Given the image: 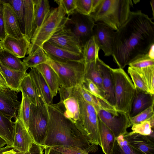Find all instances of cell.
I'll return each instance as SVG.
<instances>
[{
    "mask_svg": "<svg viewBox=\"0 0 154 154\" xmlns=\"http://www.w3.org/2000/svg\"><path fill=\"white\" fill-rule=\"evenodd\" d=\"M154 45V23L141 10L131 11L127 21L114 33L112 56L123 69L136 57L147 54Z\"/></svg>",
    "mask_w": 154,
    "mask_h": 154,
    "instance_id": "cell-1",
    "label": "cell"
},
{
    "mask_svg": "<svg viewBox=\"0 0 154 154\" xmlns=\"http://www.w3.org/2000/svg\"><path fill=\"white\" fill-rule=\"evenodd\" d=\"M47 106L49 118L44 148L78 147L88 153L97 151L98 146L91 144L60 109L54 104Z\"/></svg>",
    "mask_w": 154,
    "mask_h": 154,
    "instance_id": "cell-2",
    "label": "cell"
},
{
    "mask_svg": "<svg viewBox=\"0 0 154 154\" xmlns=\"http://www.w3.org/2000/svg\"><path fill=\"white\" fill-rule=\"evenodd\" d=\"M133 5L131 0H101L90 16L95 23H103L116 31L128 19Z\"/></svg>",
    "mask_w": 154,
    "mask_h": 154,
    "instance_id": "cell-3",
    "label": "cell"
},
{
    "mask_svg": "<svg viewBox=\"0 0 154 154\" xmlns=\"http://www.w3.org/2000/svg\"><path fill=\"white\" fill-rule=\"evenodd\" d=\"M54 1L58 7L51 9L50 14L43 24L36 30L30 40L31 45L26 54L31 55L42 48L43 44L56 32L67 24L69 17L66 14L61 0Z\"/></svg>",
    "mask_w": 154,
    "mask_h": 154,
    "instance_id": "cell-4",
    "label": "cell"
},
{
    "mask_svg": "<svg viewBox=\"0 0 154 154\" xmlns=\"http://www.w3.org/2000/svg\"><path fill=\"white\" fill-rule=\"evenodd\" d=\"M72 94L77 100L79 109L75 125L91 144L100 146L99 119L96 109L84 99L79 87L72 88Z\"/></svg>",
    "mask_w": 154,
    "mask_h": 154,
    "instance_id": "cell-5",
    "label": "cell"
},
{
    "mask_svg": "<svg viewBox=\"0 0 154 154\" xmlns=\"http://www.w3.org/2000/svg\"><path fill=\"white\" fill-rule=\"evenodd\" d=\"M46 63L55 72L59 80L60 86L65 88L81 86L84 82L85 72L84 61H59L48 56Z\"/></svg>",
    "mask_w": 154,
    "mask_h": 154,
    "instance_id": "cell-6",
    "label": "cell"
},
{
    "mask_svg": "<svg viewBox=\"0 0 154 154\" xmlns=\"http://www.w3.org/2000/svg\"><path fill=\"white\" fill-rule=\"evenodd\" d=\"M112 71L114 83V107L117 111L129 116L136 89L131 79L123 69L112 68Z\"/></svg>",
    "mask_w": 154,
    "mask_h": 154,
    "instance_id": "cell-7",
    "label": "cell"
},
{
    "mask_svg": "<svg viewBox=\"0 0 154 154\" xmlns=\"http://www.w3.org/2000/svg\"><path fill=\"white\" fill-rule=\"evenodd\" d=\"M49 118L46 104H31L28 131L34 142L42 146L46 136Z\"/></svg>",
    "mask_w": 154,
    "mask_h": 154,
    "instance_id": "cell-8",
    "label": "cell"
},
{
    "mask_svg": "<svg viewBox=\"0 0 154 154\" xmlns=\"http://www.w3.org/2000/svg\"><path fill=\"white\" fill-rule=\"evenodd\" d=\"M68 22L71 29L79 38L83 47L86 42L93 36L95 22L90 16L80 14L75 10L70 15Z\"/></svg>",
    "mask_w": 154,
    "mask_h": 154,
    "instance_id": "cell-9",
    "label": "cell"
},
{
    "mask_svg": "<svg viewBox=\"0 0 154 154\" xmlns=\"http://www.w3.org/2000/svg\"><path fill=\"white\" fill-rule=\"evenodd\" d=\"M99 119L113 133L116 138L124 135L131 127L130 117L126 114L119 112L118 114L102 110H96Z\"/></svg>",
    "mask_w": 154,
    "mask_h": 154,
    "instance_id": "cell-10",
    "label": "cell"
},
{
    "mask_svg": "<svg viewBox=\"0 0 154 154\" xmlns=\"http://www.w3.org/2000/svg\"><path fill=\"white\" fill-rule=\"evenodd\" d=\"M72 88L60 87L58 91L60 101L54 104L62 111L66 117L75 124L79 118V109L78 101L72 94Z\"/></svg>",
    "mask_w": 154,
    "mask_h": 154,
    "instance_id": "cell-11",
    "label": "cell"
},
{
    "mask_svg": "<svg viewBox=\"0 0 154 154\" xmlns=\"http://www.w3.org/2000/svg\"><path fill=\"white\" fill-rule=\"evenodd\" d=\"M48 41L68 50L82 54L83 47L79 38L67 25Z\"/></svg>",
    "mask_w": 154,
    "mask_h": 154,
    "instance_id": "cell-12",
    "label": "cell"
},
{
    "mask_svg": "<svg viewBox=\"0 0 154 154\" xmlns=\"http://www.w3.org/2000/svg\"><path fill=\"white\" fill-rule=\"evenodd\" d=\"M114 31L106 25L99 22L95 23L93 36L100 49L104 56H112V47Z\"/></svg>",
    "mask_w": 154,
    "mask_h": 154,
    "instance_id": "cell-13",
    "label": "cell"
},
{
    "mask_svg": "<svg viewBox=\"0 0 154 154\" xmlns=\"http://www.w3.org/2000/svg\"><path fill=\"white\" fill-rule=\"evenodd\" d=\"M17 94L9 87L0 88V112L11 119H16V112L20 104Z\"/></svg>",
    "mask_w": 154,
    "mask_h": 154,
    "instance_id": "cell-14",
    "label": "cell"
},
{
    "mask_svg": "<svg viewBox=\"0 0 154 154\" xmlns=\"http://www.w3.org/2000/svg\"><path fill=\"white\" fill-rule=\"evenodd\" d=\"M15 120L14 122V138L11 146L19 152H28L34 141L23 123L17 117Z\"/></svg>",
    "mask_w": 154,
    "mask_h": 154,
    "instance_id": "cell-15",
    "label": "cell"
},
{
    "mask_svg": "<svg viewBox=\"0 0 154 154\" xmlns=\"http://www.w3.org/2000/svg\"><path fill=\"white\" fill-rule=\"evenodd\" d=\"M42 48L48 56L55 60L84 62L82 54L68 50L48 41L44 43Z\"/></svg>",
    "mask_w": 154,
    "mask_h": 154,
    "instance_id": "cell-16",
    "label": "cell"
},
{
    "mask_svg": "<svg viewBox=\"0 0 154 154\" xmlns=\"http://www.w3.org/2000/svg\"><path fill=\"white\" fill-rule=\"evenodd\" d=\"M5 28L7 35L16 38H21V32L19 22L11 5L8 2L2 4Z\"/></svg>",
    "mask_w": 154,
    "mask_h": 154,
    "instance_id": "cell-17",
    "label": "cell"
},
{
    "mask_svg": "<svg viewBox=\"0 0 154 154\" xmlns=\"http://www.w3.org/2000/svg\"><path fill=\"white\" fill-rule=\"evenodd\" d=\"M123 136L129 145L144 154H154V136L127 131Z\"/></svg>",
    "mask_w": 154,
    "mask_h": 154,
    "instance_id": "cell-18",
    "label": "cell"
},
{
    "mask_svg": "<svg viewBox=\"0 0 154 154\" xmlns=\"http://www.w3.org/2000/svg\"><path fill=\"white\" fill-rule=\"evenodd\" d=\"M0 42L3 49L20 59L25 57L31 45L30 42L24 35L19 38L7 35Z\"/></svg>",
    "mask_w": 154,
    "mask_h": 154,
    "instance_id": "cell-19",
    "label": "cell"
},
{
    "mask_svg": "<svg viewBox=\"0 0 154 154\" xmlns=\"http://www.w3.org/2000/svg\"><path fill=\"white\" fill-rule=\"evenodd\" d=\"M100 65L104 98L114 107L115 101L112 68L100 59Z\"/></svg>",
    "mask_w": 154,
    "mask_h": 154,
    "instance_id": "cell-20",
    "label": "cell"
},
{
    "mask_svg": "<svg viewBox=\"0 0 154 154\" xmlns=\"http://www.w3.org/2000/svg\"><path fill=\"white\" fill-rule=\"evenodd\" d=\"M36 88L38 94L44 103L47 105L52 104L53 97L43 76L34 67L29 73Z\"/></svg>",
    "mask_w": 154,
    "mask_h": 154,
    "instance_id": "cell-21",
    "label": "cell"
},
{
    "mask_svg": "<svg viewBox=\"0 0 154 154\" xmlns=\"http://www.w3.org/2000/svg\"><path fill=\"white\" fill-rule=\"evenodd\" d=\"M24 9L23 34L30 42L36 28L33 0H24Z\"/></svg>",
    "mask_w": 154,
    "mask_h": 154,
    "instance_id": "cell-22",
    "label": "cell"
},
{
    "mask_svg": "<svg viewBox=\"0 0 154 154\" xmlns=\"http://www.w3.org/2000/svg\"><path fill=\"white\" fill-rule=\"evenodd\" d=\"M136 89L135 96L129 115L130 118L136 116L154 103V94Z\"/></svg>",
    "mask_w": 154,
    "mask_h": 154,
    "instance_id": "cell-23",
    "label": "cell"
},
{
    "mask_svg": "<svg viewBox=\"0 0 154 154\" xmlns=\"http://www.w3.org/2000/svg\"><path fill=\"white\" fill-rule=\"evenodd\" d=\"M0 72L5 79L8 87L17 92L20 91V83L26 72H22L10 69L0 61Z\"/></svg>",
    "mask_w": 154,
    "mask_h": 154,
    "instance_id": "cell-24",
    "label": "cell"
},
{
    "mask_svg": "<svg viewBox=\"0 0 154 154\" xmlns=\"http://www.w3.org/2000/svg\"><path fill=\"white\" fill-rule=\"evenodd\" d=\"M41 73L47 84L53 97L56 96L60 87L58 76L54 70L46 63L35 67Z\"/></svg>",
    "mask_w": 154,
    "mask_h": 154,
    "instance_id": "cell-25",
    "label": "cell"
},
{
    "mask_svg": "<svg viewBox=\"0 0 154 154\" xmlns=\"http://www.w3.org/2000/svg\"><path fill=\"white\" fill-rule=\"evenodd\" d=\"M100 146L105 154H112L116 138L112 131L99 119Z\"/></svg>",
    "mask_w": 154,
    "mask_h": 154,
    "instance_id": "cell-26",
    "label": "cell"
},
{
    "mask_svg": "<svg viewBox=\"0 0 154 154\" xmlns=\"http://www.w3.org/2000/svg\"><path fill=\"white\" fill-rule=\"evenodd\" d=\"M20 91L28 96L32 104L38 106L45 103L39 95L29 73H27L23 79L20 84Z\"/></svg>",
    "mask_w": 154,
    "mask_h": 154,
    "instance_id": "cell-27",
    "label": "cell"
},
{
    "mask_svg": "<svg viewBox=\"0 0 154 154\" xmlns=\"http://www.w3.org/2000/svg\"><path fill=\"white\" fill-rule=\"evenodd\" d=\"M100 60L98 57L91 62L85 64V72L84 79H88L92 81L99 87L104 95L102 80L100 68Z\"/></svg>",
    "mask_w": 154,
    "mask_h": 154,
    "instance_id": "cell-28",
    "label": "cell"
},
{
    "mask_svg": "<svg viewBox=\"0 0 154 154\" xmlns=\"http://www.w3.org/2000/svg\"><path fill=\"white\" fill-rule=\"evenodd\" d=\"M0 61L7 68L14 70L26 72L28 68L20 58L4 49L0 51Z\"/></svg>",
    "mask_w": 154,
    "mask_h": 154,
    "instance_id": "cell-29",
    "label": "cell"
},
{
    "mask_svg": "<svg viewBox=\"0 0 154 154\" xmlns=\"http://www.w3.org/2000/svg\"><path fill=\"white\" fill-rule=\"evenodd\" d=\"M35 4V23L36 30L44 23L49 16L51 9L49 1L33 0Z\"/></svg>",
    "mask_w": 154,
    "mask_h": 154,
    "instance_id": "cell-30",
    "label": "cell"
},
{
    "mask_svg": "<svg viewBox=\"0 0 154 154\" xmlns=\"http://www.w3.org/2000/svg\"><path fill=\"white\" fill-rule=\"evenodd\" d=\"M14 135V122L0 112V137L12 146Z\"/></svg>",
    "mask_w": 154,
    "mask_h": 154,
    "instance_id": "cell-31",
    "label": "cell"
},
{
    "mask_svg": "<svg viewBox=\"0 0 154 154\" xmlns=\"http://www.w3.org/2000/svg\"><path fill=\"white\" fill-rule=\"evenodd\" d=\"M112 154H144L129 145L121 135L116 139Z\"/></svg>",
    "mask_w": 154,
    "mask_h": 154,
    "instance_id": "cell-32",
    "label": "cell"
},
{
    "mask_svg": "<svg viewBox=\"0 0 154 154\" xmlns=\"http://www.w3.org/2000/svg\"><path fill=\"white\" fill-rule=\"evenodd\" d=\"M100 50L93 36L86 42L83 47L82 54L85 63L91 62L99 57Z\"/></svg>",
    "mask_w": 154,
    "mask_h": 154,
    "instance_id": "cell-33",
    "label": "cell"
},
{
    "mask_svg": "<svg viewBox=\"0 0 154 154\" xmlns=\"http://www.w3.org/2000/svg\"><path fill=\"white\" fill-rule=\"evenodd\" d=\"M22 99L18 110L17 117L24 125L28 130L30 106L32 103L28 96L23 92Z\"/></svg>",
    "mask_w": 154,
    "mask_h": 154,
    "instance_id": "cell-34",
    "label": "cell"
},
{
    "mask_svg": "<svg viewBox=\"0 0 154 154\" xmlns=\"http://www.w3.org/2000/svg\"><path fill=\"white\" fill-rule=\"evenodd\" d=\"M48 57L42 48H40L32 55L25 57L23 59V62L27 67L32 68L41 64L46 63Z\"/></svg>",
    "mask_w": 154,
    "mask_h": 154,
    "instance_id": "cell-35",
    "label": "cell"
},
{
    "mask_svg": "<svg viewBox=\"0 0 154 154\" xmlns=\"http://www.w3.org/2000/svg\"><path fill=\"white\" fill-rule=\"evenodd\" d=\"M135 69L140 75L147 88L149 93L154 94V66L141 69Z\"/></svg>",
    "mask_w": 154,
    "mask_h": 154,
    "instance_id": "cell-36",
    "label": "cell"
},
{
    "mask_svg": "<svg viewBox=\"0 0 154 154\" xmlns=\"http://www.w3.org/2000/svg\"><path fill=\"white\" fill-rule=\"evenodd\" d=\"M8 2L11 5L14 9L19 22L21 32L23 34L24 30V0H8Z\"/></svg>",
    "mask_w": 154,
    "mask_h": 154,
    "instance_id": "cell-37",
    "label": "cell"
},
{
    "mask_svg": "<svg viewBox=\"0 0 154 154\" xmlns=\"http://www.w3.org/2000/svg\"><path fill=\"white\" fill-rule=\"evenodd\" d=\"M128 65L135 69H141L154 66V59L151 58L147 54L136 57Z\"/></svg>",
    "mask_w": 154,
    "mask_h": 154,
    "instance_id": "cell-38",
    "label": "cell"
},
{
    "mask_svg": "<svg viewBox=\"0 0 154 154\" xmlns=\"http://www.w3.org/2000/svg\"><path fill=\"white\" fill-rule=\"evenodd\" d=\"M150 123L149 120L142 122L141 123L133 125L131 126L132 133H138L145 136H154L153 131Z\"/></svg>",
    "mask_w": 154,
    "mask_h": 154,
    "instance_id": "cell-39",
    "label": "cell"
},
{
    "mask_svg": "<svg viewBox=\"0 0 154 154\" xmlns=\"http://www.w3.org/2000/svg\"><path fill=\"white\" fill-rule=\"evenodd\" d=\"M128 72L136 89L149 93L141 76L135 69L129 66Z\"/></svg>",
    "mask_w": 154,
    "mask_h": 154,
    "instance_id": "cell-40",
    "label": "cell"
},
{
    "mask_svg": "<svg viewBox=\"0 0 154 154\" xmlns=\"http://www.w3.org/2000/svg\"><path fill=\"white\" fill-rule=\"evenodd\" d=\"M153 107L154 104L136 116L130 118L131 127L133 125L138 124L147 120L154 116Z\"/></svg>",
    "mask_w": 154,
    "mask_h": 154,
    "instance_id": "cell-41",
    "label": "cell"
},
{
    "mask_svg": "<svg viewBox=\"0 0 154 154\" xmlns=\"http://www.w3.org/2000/svg\"><path fill=\"white\" fill-rule=\"evenodd\" d=\"M82 85L87 91L95 97L103 101L108 102L105 98L104 95L100 89L91 80L87 79H84Z\"/></svg>",
    "mask_w": 154,
    "mask_h": 154,
    "instance_id": "cell-42",
    "label": "cell"
},
{
    "mask_svg": "<svg viewBox=\"0 0 154 154\" xmlns=\"http://www.w3.org/2000/svg\"><path fill=\"white\" fill-rule=\"evenodd\" d=\"M93 0H76L75 11L79 13L90 16L93 11Z\"/></svg>",
    "mask_w": 154,
    "mask_h": 154,
    "instance_id": "cell-43",
    "label": "cell"
},
{
    "mask_svg": "<svg viewBox=\"0 0 154 154\" xmlns=\"http://www.w3.org/2000/svg\"><path fill=\"white\" fill-rule=\"evenodd\" d=\"M51 148L63 154H88L78 147L55 146Z\"/></svg>",
    "mask_w": 154,
    "mask_h": 154,
    "instance_id": "cell-44",
    "label": "cell"
},
{
    "mask_svg": "<svg viewBox=\"0 0 154 154\" xmlns=\"http://www.w3.org/2000/svg\"><path fill=\"white\" fill-rule=\"evenodd\" d=\"M76 0H61L67 17L69 16L75 10Z\"/></svg>",
    "mask_w": 154,
    "mask_h": 154,
    "instance_id": "cell-45",
    "label": "cell"
},
{
    "mask_svg": "<svg viewBox=\"0 0 154 154\" xmlns=\"http://www.w3.org/2000/svg\"><path fill=\"white\" fill-rule=\"evenodd\" d=\"M7 36L3 19L2 5H0V40L2 41Z\"/></svg>",
    "mask_w": 154,
    "mask_h": 154,
    "instance_id": "cell-46",
    "label": "cell"
},
{
    "mask_svg": "<svg viewBox=\"0 0 154 154\" xmlns=\"http://www.w3.org/2000/svg\"><path fill=\"white\" fill-rule=\"evenodd\" d=\"M44 149L43 146L33 142L31 146L29 152L24 153L23 154H43V150Z\"/></svg>",
    "mask_w": 154,
    "mask_h": 154,
    "instance_id": "cell-47",
    "label": "cell"
},
{
    "mask_svg": "<svg viewBox=\"0 0 154 154\" xmlns=\"http://www.w3.org/2000/svg\"><path fill=\"white\" fill-rule=\"evenodd\" d=\"M15 150L11 146L7 144L5 147L0 148V154H23Z\"/></svg>",
    "mask_w": 154,
    "mask_h": 154,
    "instance_id": "cell-48",
    "label": "cell"
},
{
    "mask_svg": "<svg viewBox=\"0 0 154 154\" xmlns=\"http://www.w3.org/2000/svg\"><path fill=\"white\" fill-rule=\"evenodd\" d=\"M44 148L45 150V154H63L54 149L51 147H45Z\"/></svg>",
    "mask_w": 154,
    "mask_h": 154,
    "instance_id": "cell-49",
    "label": "cell"
},
{
    "mask_svg": "<svg viewBox=\"0 0 154 154\" xmlns=\"http://www.w3.org/2000/svg\"><path fill=\"white\" fill-rule=\"evenodd\" d=\"M8 87L6 82L0 72V88H5Z\"/></svg>",
    "mask_w": 154,
    "mask_h": 154,
    "instance_id": "cell-50",
    "label": "cell"
},
{
    "mask_svg": "<svg viewBox=\"0 0 154 154\" xmlns=\"http://www.w3.org/2000/svg\"><path fill=\"white\" fill-rule=\"evenodd\" d=\"M154 45H153L150 48L147 53L149 56L151 58L154 59Z\"/></svg>",
    "mask_w": 154,
    "mask_h": 154,
    "instance_id": "cell-51",
    "label": "cell"
},
{
    "mask_svg": "<svg viewBox=\"0 0 154 154\" xmlns=\"http://www.w3.org/2000/svg\"><path fill=\"white\" fill-rule=\"evenodd\" d=\"M7 143L5 141L0 137V148L4 147Z\"/></svg>",
    "mask_w": 154,
    "mask_h": 154,
    "instance_id": "cell-52",
    "label": "cell"
},
{
    "mask_svg": "<svg viewBox=\"0 0 154 154\" xmlns=\"http://www.w3.org/2000/svg\"><path fill=\"white\" fill-rule=\"evenodd\" d=\"M150 4L151 5V6L152 9V15H153V18L154 19V0H151L150 2Z\"/></svg>",
    "mask_w": 154,
    "mask_h": 154,
    "instance_id": "cell-53",
    "label": "cell"
},
{
    "mask_svg": "<svg viewBox=\"0 0 154 154\" xmlns=\"http://www.w3.org/2000/svg\"><path fill=\"white\" fill-rule=\"evenodd\" d=\"M3 49V48L2 45L0 42V51H1Z\"/></svg>",
    "mask_w": 154,
    "mask_h": 154,
    "instance_id": "cell-54",
    "label": "cell"
}]
</instances>
